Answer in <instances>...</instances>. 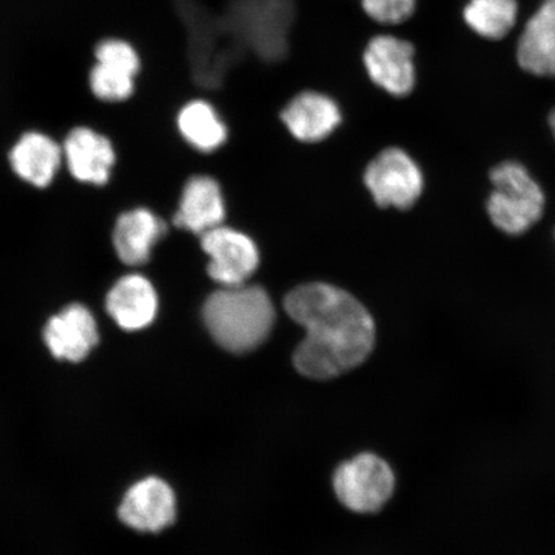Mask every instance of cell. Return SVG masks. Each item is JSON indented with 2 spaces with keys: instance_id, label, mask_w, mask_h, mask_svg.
<instances>
[{
  "instance_id": "cell-1",
  "label": "cell",
  "mask_w": 555,
  "mask_h": 555,
  "mask_svg": "<svg viewBox=\"0 0 555 555\" xmlns=\"http://www.w3.org/2000/svg\"><path fill=\"white\" fill-rule=\"evenodd\" d=\"M284 310L307 332L294 353L302 376L325 380L362 364L376 343V325L367 310L346 291L308 283L284 298Z\"/></svg>"
},
{
  "instance_id": "cell-2",
  "label": "cell",
  "mask_w": 555,
  "mask_h": 555,
  "mask_svg": "<svg viewBox=\"0 0 555 555\" xmlns=\"http://www.w3.org/2000/svg\"><path fill=\"white\" fill-rule=\"evenodd\" d=\"M274 305L258 286L223 287L207 298L204 321L215 343L233 353L258 349L272 332Z\"/></svg>"
},
{
  "instance_id": "cell-3",
  "label": "cell",
  "mask_w": 555,
  "mask_h": 555,
  "mask_svg": "<svg viewBox=\"0 0 555 555\" xmlns=\"http://www.w3.org/2000/svg\"><path fill=\"white\" fill-rule=\"evenodd\" d=\"M490 179L495 191L488 201V211L501 231L522 234L543 217L544 193L522 165L513 162L498 165Z\"/></svg>"
},
{
  "instance_id": "cell-4",
  "label": "cell",
  "mask_w": 555,
  "mask_h": 555,
  "mask_svg": "<svg viewBox=\"0 0 555 555\" xmlns=\"http://www.w3.org/2000/svg\"><path fill=\"white\" fill-rule=\"evenodd\" d=\"M395 483L391 467L372 453L344 463L333 476L338 501L357 513H376L384 508L393 494Z\"/></svg>"
},
{
  "instance_id": "cell-5",
  "label": "cell",
  "mask_w": 555,
  "mask_h": 555,
  "mask_svg": "<svg viewBox=\"0 0 555 555\" xmlns=\"http://www.w3.org/2000/svg\"><path fill=\"white\" fill-rule=\"evenodd\" d=\"M365 185L382 207H412L423 190L422 172L404 151L388 149L367 166Z\"/></svg>"
},
{
  "instance_id": "cell-6",
  "label": "cell",
  "mask_w": 555,
  "mask_h": 555,
  "mask_svg": "<svg viewBox=\"0 0 555 555\" xmlns=\"http://www.w3.org/2000/svg\"><path fill=\"white\" fill-rule=\"evenodd\" d=\"M201 245L210 256L208 274L223 287L246 284L259 267V251L246 234L223 225L201 235Z\"/></svg>"
},
{
  "instance_id": "cell-7",
  "label": "cell",
  "mask_w": 555,
  "mask_h": 555,
  "mask_svg": "<svg viewBox=\"0 0 555 555\" xmlns=\"http://www.w3.org/2000/svg\"><path fill=\"white\" fill-rule=\"evenodd\" d=\"M414 55L411 41L377 35L367 41L363 64L374 85L391 95L405 96L415 86Z\"/></svg>"
},
{
  "instance_id": "cell-8",
  "label": "cell",
  "mask_w": 555,
  "mask_h": 555,
  "mask_svg": "<svg viewBox=\"0 0 555 555\" xmlns=\"http://www.w3.org/2000/svg\"><path fill=\"white\" fill-rule=\"evenodd\" d=\"M176 495L168 483L150 477L139 481L125 495L119 516L131 529L157 532L176 519Z\"/></svg>"
},
{
  "instance_id": "cell-9",
  "label": "cell",
  "mask_w": 555,
  "mask_h": 555,
  "mask_svg": "<svg viewBox=\"0 0 555 555\" xmlns=\"http://www.w3.org/2000/svg\"><path fill=\"white\" fill-rule=\"evenodd\" d=\"M95 319L86 307L69 305L50 319L44 328L48 349L57 359L81 362L99 344Z\"/></svg>"
},
{
  "instance_id": "cell-10",
  "label": "cell",
  "mask_w": 555,
  "mask_h": 555,
  "mask_svg": "<svg viewBox=\"0 0 555 555\" xmlns=\"http://www.w3.org/2000/svg\"><path fill=\"white\" fill-rule=\"evenodd\" d=\"M282 120L298 141L314 143L327 138L341 122L337 103L318 92L297 94L282 111Z\"/></svg>"
},
{
  "instance_id": "cell-11",
  "label": "cell",
  "mask_w": 555,
  "mask_h": 555,
  "mask_svg": "<svg viewBox=\"0 0 555 555\" xmlns=\"http://www.w3.org/2000/svg\"><path fill=\"white\" fill-rule=\"evenodd\" d=\"M106 308L122 330H143L155 321L158 308L156 291L147 278L138 274L122 276L109 291Z\"/></svg>"
},
{
  "instance_id": "cell-12",
  "label": "cell",
  "mask_w": 555,
  "mask_h": 555,
  "mask_svg": "<svg viewBox=\"0 0 555 555\" xmlns=\"http://www.w3.org/2000/svg\"><path fill=\"white\" fill-rule=\"evenodd\" d=\"M225 218L223 194L217 180L194 177L184 186L173 223L197 234L220 227Z\"/></svg>"
},
{
  "instance_id": "cell-13",
  "label": "cell",
  "mask_w": 555,
  "mask_h": 555,
  "mask_svg": "<svg viewBox=\"0 0 555 555\" xmlns=\"http://www.w3.org/2000/svg\"><path fill=\"white\" fill-rule=\"evenodd\" d=\"M65 155L76 179L99 185L107 183L115 163V152L107 138L87 128L75 129L66 139Z\"/></svg>"
},
{
  "instance_id": "cell-14",
  "label": "cell",
  "mask_w": 555,
  "mask_h": 555,
  "mask_svg": "<svg viewBox=\"0 0 555 555\" xmlns=\"http://www.w3.org/2000/svg\"><path fill=\"white\" fill-rule=\"evenodd\" d=\"M517 59L525 72L555 76V0H545L527 23L519 39Z\"/></svg>"
},
{
  "instance_id": "cell-15",
  "label": "cell",
  "mask_w": 555,
  "mask_h": 555,
  "mask_svg": "<svg viewBox=\"0 0 555 555\" xmlns=\"http://www.w3.org/2000/svg\"><path fill=\"white\" fill-rule=\"evenodd\" d=\"M165 231L164 221L145 208L121 215L114 231L117 256L128 266H142L149 261L152 247Z\"/></svg>"
},
{
  "instance_id": "cell-16",
  "label": "cell",
  "mask_w": 555,
  "mask_h": 555,
  "mask_svg": "<svg viewBox=\"0 0 555 555\" xmlns=\"http://www.w3.org/2000/svg\"><path fill=\"white\" fill-rule=\"evenodd\" d=\"M60 163L57 143L40 133L25 134L11 152L13 170L20 178L37 186H47L52 182Z\"/></svg>"
},
{
  "instance_id": "cell-17",
  "label": "cell",
  "mask_w": 555,
  "mask_h": 555,
  "mask_svg": "<svg viewBox=\"0 0 555 555\" xmlns=\"http://www.w3.org/2000/svg\"><path fill=\"white\" fill-rule=\"evenodd\" d=\"M180 133L201 152L218 150L227 141L228 130L210 103L194 101L180 111Z\"/></svg>"
},
{
  "instance_id": "cell-18",
  "label": "cell",
  "mask_w": 555,
  "mask_h": 555,
  "mask_svg": "<svg viewBox=\"0 0 555 555\" xmlns=\"http://www.w3.org/2000/svg\"><path fill=\"white\" fill-rule=\"evenodd\" d=\"M516 0H470L463 16L472 30L482 38L499 40L516 25Z\"/></svg>"
},
{
  "instance_id": "cell-19",
  "label": "cell",
  "mask_w": 555,
  "mask_h": 555,
  "mask_svg": "<svg viewBox=\"0 0 555 555\" xmlns=\"http://www.w3.org/2000/svg\"><path fill=\"white\" fill-rule=\"evenodd\" d=\"M133 75L99 62L90 74V86L93 93L103 101H124L133 93Z\"/></svg>"
},
{
  "instance_id": "cell-20",
  "label": "cell",
  "mask_w": 555,
  "mask_h": 555,
  "mask_svg": "<svg viewBox=\"0 0 555 555\" xmlns=\"http://www.w3.org/2000/svg\"><path fill=\"white\" fill-rule=\"evenodd\" d=\"M416 0H362L365 15L380 25H400L413 16Z\"/></svg>"
},
{
  "instance_id": "cell-21",
  "label": "cell",
  "mask_w": 555,
  "mask_h": 555,
  "mask_svg": "<svg viewBox=\"0 0 555 555\" xmlns=\"http://www.w3.org/2000/svg\"><path fill=\"white\" fill-rule=\"evenodd\" d=\"M96 60L100 64L119 68L121 72L135 75L139 59L134 48L121 40H106L96 47Z\"/></svg>"
},
{
  "instance_id": "cell-22",
  "label": "cell",
  "mask_w": 555,
  "mask_h": 555,
  "mask_svg": "<svg viewBox=\"0 0 555 555\" xmlns=\"http://www.w3.org/2000/svg\"><path fill=\"white\" fill-rule=\"evenodd\" d=\"M550 125H551V128H552V131H553V134L555 138V109L552 111V114L550 116Z\"/></svg>"
}]
</instances>
